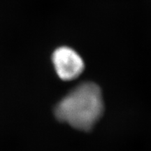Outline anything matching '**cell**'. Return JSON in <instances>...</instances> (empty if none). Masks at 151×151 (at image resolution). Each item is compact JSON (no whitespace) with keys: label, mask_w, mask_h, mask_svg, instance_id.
Returning <instances> with one entry per match:
<instances>
[{"label":"cell","mask_w":151,"mask_h":151,"mask_svg":"<svg viewBox=\"0 0 151 151\" xmlns=\"http://www.w3.org/2000/svg\"><path fill=\"white\" fill-rule=\"evenodd\" d=\"M103 112L101 89L91 82L82 83L75 87L58 103L54 110L59 121L86 132L94 127Z\"/></svg>","instance_id":"obj_1"},{"label":"cell","mask_w":151,"mask_h":151,"mask_svg":"<svg viewBox=\"0 0 151 151\" xmlns=\"http://www.w3.org/2000/svg\"><path fill=\"white\" fill-rule=\"evenodd\" d=\"M55 69L62 80H74L84 70V62L76 51L67 46L57 48L52 55Z\"/></svg>","instance_id":"obj_2"}]
</instances>
